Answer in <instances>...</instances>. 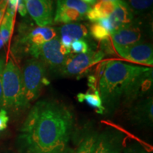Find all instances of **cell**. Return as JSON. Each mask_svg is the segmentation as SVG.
Segmentation results:
<instances>
[{
  "label": "cell",
  "instance_id": "obj_1",
  "mask_svg": "<svg viewBox=\"0 0 153 153\" xmlns=\"http://www.w3.org/2000/svg\"><path fill=\"white\" fill-rule=\"evenodd\" d=\"M73 113L57 100L34 104L21 128L23 153H59L65 150L74 128Z\"/></svg>",
  "mask_w": 153,
  "mask_h": 153
},
{
  "label": "cell",
  "instance_id": "obj_2",
  "mask_svg": "<svg viewBox=\"0 0 153 153\" xmlns=\"http://www.w3.org/2000/svg\"><path fill=\"white\" fill-rule=\"evenodd\" d=\"M153 70L118 60L106 62L99 77V91L105 111L111 112L120 104L130 105L152 88Z\"/></svg>",
  "mask_w": 153,
  "mask_h": 153
},
{
  "label": "cell",
  "instance_id": "obj_3",
  "mask_svg": "<svg viewBox=\"0 0 153 153\" xmlns=\"http://www.w3.org/2000/svg\"><path fill=\"white\" fill-rule=\"evenodd\" d=\"M12 51L19 57L30 55L38 59L40 48L46 42L57 37V30L51 26H36L24 23L19 26Z\"/></svg>",
  "mask_w": 153,
  "mask_h": 153
},
{
  "label": "cell",
  "instance_id": "obj_4",
  "mask_svg": "<svg viewBox=\"0 0 153 153\" xmlns=\"http://www.w3.org/2000/svg\"><path fill=\"white\" fill-rule=\"evenodd\" d=\"M1 85L3 91L2 108L14 112L26 108L23 91L22 71L11 59H9L4 67Z\"/></svg>",
  "mask_w": 153,
  "mask_h": 153
},
{
  "label": "cell",
  "instance_id": "obj_5",
  "mask_svg": "<svg viewBox=\"0 0 153 153\" xmlns=\"http://www.w3.org/2000/svg\"><path fill=\"white\" fill-rule=\"evenodd\" d=\"M47 67L39 59L30 58L26 61L22 71L23 91L26 108L39 97L45 85L49 84Z\"/></svg>",
  "mask_w": 153,
  "mask_h": 153
},
{
  "label": "cell",
  "instance_id": "obj_6",
  "mask_svg": "<svg viewBox=\"0 0 153 153\" xmlns=\"http://www.w3.org/2000/svg\"><path fill=\"white\" fill-rule=\"evenodd\" d=\"M105 54L101 50L87 53L69 54L58 72L65 76H75L79 79L88 74L89 69L104 59Z\"/></svg>",
  "mask_w": 153,
  "mask_h": 153
},
{
  "label": "cell",
  "instance_id": "obj_7",
  "mask_svg": "<svg viewBox=\"0 0 153 153\" xmlns=\"http://www.w3.org/2000/svg\"><path fill=\"white\" fill-rule=\"evenodd\" d=\"M70 53V50L61 45L60 38L57 36L41 45L38 59L45 65L47 68L58 72Z\"/></svg>",
  "mask_w": 153,
  "mask_h": 153
},
{
  "label": "cell",
  "instance_id": "obj_8",
  "mask_svg": "<svg viewBox=\"0 0 153 153\" xmlns=\"http://www.w3.org/2000/svg\"><path fill=\"white\" fill-rule=\"evenodd\" d=\"M114 48L125 60L144 65H153V49L151 44L139 42L127 46L114 45Z\"/></svg>",
  "mask_w": 153,
  "mask_h": 153
},
{
  "label": "cell",
  "instance_id": "obj_9",
  "mask_svg": "<svg viewBox=\"0 0 153 153\" xmlns=\"http://www.w3.org/2000/svg\"><path fill=\"white\" fill-rule=\"evenodd\" d=\"M27 12L38 26H49L54 21L53 0H28Z\"/></svg>",
  "mask_w": 153,
  "mask_h": 153
},
{
  "label": "cell",
  "instance_id": "obj_10",
  "mask_svg": "<svg viewBox=\"0 0 153 153\" xmlns=\"http://www.w3.org/2000/svg\"><path fill=\"white\" fill-rule=\"evenodd\" d=\"M123 135L114 130H106L98 133L93 153H121Z\"/></svg>",
  "mask_w": 153,
  "mask_h": 153
},
{
  "label": "cell",
  "instance_id": "obj_11",
  "mask_svg": "<svg viewBox=\"0 0 153 153\" xmlns=\"http://www.w3.org/2000/svg\"><path fill=\"white\" fill-rule=\"evenodd\" d=\"M110 39L113 45L127 46L141 42L142 31L138 26H133V23L112 32Z\"/></svg>",
  "mask_w": 153,
  "mask_h": 153
},
{
  "label": "cell",
  "instance_id": "obj_12",
  "mask_svg": "<svg viewBox=\"0 0 153 153\" xmlns=\"http://www.w3.org/2000/svg\"><path fill=\"white\" fill-rule=\"evenodd\" d=\"M129 117L134 123L152 126L153 121V100L152 96L137 101L129 112Z\"/></svg>",
  "mask_w": 153,
  "mask_h": 153
},
{
  "label": "cell",
  "instance_id": "obj_13",
  "mask_svg": "<svg viewBox=\"0 0 153 153\" xmlns=\"http://www.w3.org/2000/svg\"><path fill=\"white\" fill-rule=\"evenodd\" d=\"M60 34V43L62 46L71 51L72 42L84 39L89 36V29L85 24L79 23H70L62 25L58 29Z\"/></svg>",
  "mask_w": 153,
  "mask_h": 153
},
{
  "label": "cell",
  "instance_id": "obj_14",
  "mask_svg": "<svg viewBox=\"0 0 153 153\" xmlns=\"http://www.w3.org/2000/svg\"><path fill=\"white\" fill-rule=\"evenodd\" d=\"M108 19L114 31L120 27L132 24L133 21V12L125 1L119 0L116 2L114 10Z\"/></svg>",
  "mask_w": 153,
  "mask_h": 153
},
{
  "label": "cell",
  "instance_id": "obj_15",
  "mask_svg": "<svg viewBox=\"0 0 153 153\" xmlns=\"http://www.w3.org/2000/svg\"><path fill=\"white\" fill-rule=\"evenodd\" d=\"M115 7L116 2L98 1L88 11L85 18L92 23L98 22L101 19L108 18L114 11Z\"/></svg>",
  "mask_w": 153,
  "mask_h": 153
},
{
  "label": "cell",
  "instance_id": "obj_16",
  "mask_svg": "<svg viewBox=\"0 0 153 153\" xmlns=\"http://www.w3.org/2000/svg\"><path fill=\"white\" fill-rule=\"evenodd\" d=\"M84 19H85V16L76 9L69 8L57 4L56 11L53 21L55 23L66 24L70 23H75Z\"/></svg>",
  "mask_w": 153,
  "mask_h": 153
},
{
  "label": "cell",
  "instance_id": "obj_17",
  "mask_svg": "<svg viewBox=\"0 0 153 153\" xmlns=\"http://www.w3.org/2000/svg\"><path fill=\"white\" fill-rule=\"evenodd\" d=\"M89 31L95 40L101 42L109 38L114 30L108 19L106 18L93 23Z\"/></svg>",
  "mask_w": 153,
  "mask_h": 153
},
{
  "label": "cell",
  "instance_id": "obj_18",
  "mask_svg": "<svg viewBox=\"0 0 153 153\" xmlns=\"http://www.w3.org/2000/svg\"><path fill=\"white\" fill-rule=\"evenodd\" d=\"M76 99L79 102H86L89 106L95 108L96 111L99 114H103L105 113L102 100L97 90L93 91L89 89L85 93H79L76 95Z\"/></svg>",
  "mask_w": 153,
  "mask_h": 153
},
{
  "label": "cell",
  "instance_id": "obj_19",
  "mask_svg": "<svg viewBox=\"0 0 153 153\" xmlns=\"http://www.w3.org/2000/svg\"><path fill=\"white\" fill-rule=\"evenodd\" d=\"M15 14L6 11L1 23H0V36L3 39L4 44L7 43L10 39L14 27Z\"/></svg>",
  "mask_w": 153,
  "mask_h": 153
},
{
  "label": "cell",
  "instance_id": "obj_20",
  "mask_svg": "<svg viewBox=\"0 0 153 153\" xmlns=\"http://www.w3.org/2000/svg\"><path fill=\"white\" fill-rule=\"evenodd\" d=\"M98 133L97 132H89L82 138L79 146L74 153H93L94 149L96 140H97Z\"/></svg>",
  "mask_w": 153,
  "mask_h": 153
},
{
  "label": "cell",
  "instance_id": "obj_21",
  "mask_svg": "<svg viewBox=\"0 0 153 153\" xmlns=\"http://www.w3.org/2000/svg\"><path fill=\"white\" fill-rule=\"evenodd\" d=\"M57 4L76 9L85 16L91 8V6L84 2L82 0H57Z\"/></svg>",
  "mask_w": 153,
  "mask_h": 153
},
{
  "label": "cell",
  "instance_id": "obj_22",
  "mask_svg": "<svg viewBox=\"0 0 153 153\" xmlns=\"http://www.w3.org/2000/svg\"><path fill=\"white\" fill-rule=\"evenodd\" d=\"M134 13H142L148 11L152 6L153 0H123Z\"/></svg>",
  "mask_w": 153,
  "mask_h": 153
},
{
  "label": "cell",
  "instance_id": "obj_23",
  "mask_svg": "<svg viewBox=\"0 0 153 153\" xmlns=\"http://www.w3.org/2000/svg\"><path fill=\"white\" fill-rule=\"evenodd\" d=\"M72 52L77 53H87L89 51H91L89 48V43L85 39H79L72 42L71 48H70Z\"/></svg>",
  "mask_w": 153,
  "mask_h": 153
},
{
  "label": "cell",
  "instance_id": "obj_24",
  "mask_svg": "<svg viewBox=\"0 0 153 153\" xmlns=\"http://www.w3.org/2000/svg\"><path fill=\"white\" fill-rule=\"evenodd\" d=\"M124 153H150L138 144L128 145L124 148Z\"/></svg>",
  "mask_w": 153,
  "mask_h": 153
},
{
  "label": "cell",
  "instance_id": "obj_25",
  "mask_svg": "<svg viewBox=\"0 0 153 153\" xmlns=\"http://www.w3.org/2000/svg\"><path fill=\"white\" fill-rule=\"evenodd\" d=\"M9 117L7 111L4 108L0 109V132L4 131L8 126Z\"/></svg>",
  "mask_w": 153,
  "mask_h": 153
},
{
  "label": "cell",
  "instance_id": "obj_26",
  "mask_svg": "<svg viewBox=\"0 0 153 153\" xmlns=\"http://www.w3.org/2000/svg\"><path fill=\"white\" fill-rule=\"evenodd\" d=\"M4 67V61L3 59H0V109L2 108L3 106V91L2 85H1V76H2L3 69Z\"/></svg>",
  "mask_w": 153,
  "mask_h": 153
},
{
  "label": "cell",
  "instance_id": "obj_27",
  "mask_svg": "<svg viewBox=\"0 0 153 153\" xmlns=\"http://www.w3.org/2000/svg\"><path fill=\"white\" fill-rule=\"evenodd\" d=\"M7 0H5L4 1H3L2 3L0 5V22H1V19H2L4 15V12L7 9Z\"/></svg>",
  "mask_w": 153,
  "mask_h": 153
},
{
  "label": "cell",
  "instance_id": "obj_28",
  "mask_svg": "<svg viewBox=\"0 0 153 153\" xmlns=\"http://www.w3.org/2000/svg\"><path fill=\"white\" fill-rule=\"evenodd\" d=\"M82 1H83L84 2L88 4L89 5L94 6L96 3L97 2V1H98V0H82Z\"/></svg>",
  "mask_w": 153,
  "mask_h": 153
},
{
  "label": "cell",
  "instance_id": "obj_29",
  "mask_svg": "<svg viewBox=\"0 0 153 153\" xmlns=\"http://www.w3.org/2000/svg\"><path fill=\"white\" fill-rule=\"evenodd\" d=\"M59 153H74V151L72 150V149H70V148H68L66 149L65 150L62 151V152H59Z\"/></svg>",
  "mask_w": 153,
  "mask_h": 153
},
{
  "label": "cell",
  "instance_id": "obj_30",
  "mask_svg": "<svg viewBox=\"0 0 153 153\" xmlns=\"http://www.w3.org/2000/svg\"><path fill=\"white\" fill-rule=\"evenodd\" d=\"M118 1H119V0H98L97 2L98 1H113V2H116Z\"/></svg>",
  "mask_w": 153,
  "mask_h": 153
},
{
  "label": "cell",
  "instance_id": "obj_31",
  "mask_svg": "<svg viewBox=\"0 0 153 153\" xmlns=\"http://www.w3.org/2000/svg\"><path fill=\"white\" fill-rule=\"evenodd\" d=\"M5 0H0V5H1V4L3 2V1H4Z\"/></svg>",
  "mask_w": 153,
  "mask_h": 153
},
{
  "label": "cell",
  "instance_id": "obj_32",
  "mask_svg": "<svg viewBox=\"0 0 153 153\" xmlns=\"http://www.w3.org/2000/svg\"><path fill=\"white\" fill-rule=\"evenodd\" d=\"M28 1V0H24V2H26V1Z\"/></svg>",
  "mask_w": 153,
  "mask_h": 153
},
{
  "label": "cell",
  "instance_id": "obj_33",
  "mask_svg": "<svg viewBox=\"0 0 153 153\" xmlns=\"http://www.w3.org/2000/svg\"><path fill=\"white\" fill-rule=\"evenodd\" d=\"M0 23H1V22H0Z\"/></svg>",
  "mask_w": 153,
  "mask_h": 153
}]
</instances>
